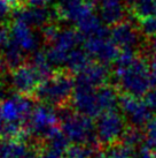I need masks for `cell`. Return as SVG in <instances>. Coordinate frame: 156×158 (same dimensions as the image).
Listing matches in <instances>:
<instances>
[{
  "mask_svg": "<svg viewBox=\"0 0 156 158\" xmlns=\"http://www.w3.org/2000/svg\"><path fill=\"white\" fill-rule=\"evenodd\" d=\"M35 109L33 103L24 95H14L0 102L1 134L18 139L23 132V125L29 121Z\"/></svg>",
  "mask_w": 156,
  "mask_h": 158,
  "instance_id": "6da1fadb",
  "label": "cell"
},
{
  "mask_svg": "<svg viewBox=\"0 0 156 158\" xmlns=\"http://www.w3.org/2000/svg\"><path fill=\"white\" fill-rule=\"evenodd\" d=\"M150 73L149 62L145 58L139 57L125 69L115 70L117 88L125 92V95L141 98L146 96L152 88Z\"/></svg>",
  "mask_w": 156,
  "mask_h": 158,
  "instance_id": "7a4b0ae2",
  "label": "cell"
},
{
  "mask_svg": "<svg viewBox=\"0 0 156 158\" xmlns=\"http://www.w3.org/2000/svg\"><path fill=\"white\" fill-rule=\"evenodd\" d=\"M72 76L69 73H55L46 79L36 90L37 98L46 105H63L65 102L71 99L75 91Z\"/></svg>",
  "mask_w": 156,
  "mask_h": 158,
  "instance_id": "3957f363",
  "label": "cell"
},
{
  "mask_svg": "<svg viewBox=\"0 0 156 158\" xmlns=\"http://www.w3.org/2000/svg\"><path fill=\"white\" fill-rule=\"evenodd\" d=\"M62 120L61 131L64 133L69 141L75 144H86L94 147L98 142L96 123L91 118L78 113H71L63 111L62 115H59Z\"/></svg>",
  "mask_w": 156,
  "mask_h": 158,
  "instance_id": "277c9868",
  "label": "cell"
},
{
  "mask_svg": "<svg viewBox=\"0 0 156 158\" xmlns=\"http://www.w3.org/2000/svg\"><path fill=\"white\" fill-rule=\"evenodd\" d=\"M96 137L101 144L110 145L118 143L126 132V119L118 111H108L98 117L96 123Z\"/></svg>",
  "mask_w": 156,
  "mask_h": 158,
  "instance_id": "5b68a950",
  "label": "cell"
},
{
  "mask_svg": "<svg viewBox=\"0 0 156 158\" xmlns=\"http://www.w3.org/2000/svg\"><path fill=\"white\" fill-rule=\"evenodd\" d=\"M59 114L49 105H37L28 121V132L32 135L47 139L55 129L59 121Z\"/></svg>",
  "mask_w": 156,
  "mask_h": 158,
  "instance_id": "8992f818",
  "label": "cell"
},
{
  "mask_svg": "<svg viewBox=\"0 0 156 158\" xmlns=\"http://www.w3.org/2000/svg\"><path fill=\"white\" fill-rule=\"evenodd\" d=\"M119 109L122 114L126 118L132 127H146L152 119V110L149 109L146 101L130 95H123L119 97Z\"/></svg>",
  "mask_w": 156,
  "mask_h": 158,
  "instance_id": "52a82bcc",
  "label": "cell"
},
{
  "mask_svg": "<svg viewBox=\"0 0 156 158\" xmlns=\"http://www.w3.org/2000/svg\"><path fill=\"white\" fill-rule=\"evenodd\" d=\"M84 50L91 58H94L104 65L116 61L121 52L119 48L108 36L87 37V40L84 42Z\"/></svg>",
  "mask_w": 156,
  "mask_h": 158,
  "instance_id": "ba28073f",
  "label": "cell"
},
{
  "mask_svg": "<svg viewBox=\"0 0 156 158\" xmlns=\"http://www.w3.org/2000/svg\"><path fill=\"white\" fill-rule=\"evenodd\" d=\"M71 104L76 113L91 119L102 114L96 89L76 85L74 95L71 97Z\"/></svg>",
  "mask_w": 156,
  "mask_h": 158,
  "instance_id": "9c48e42d",
  "label": "cell"
},
{
  "mask_svg": "<svg viewBox=\"0 0 156 158\" xmlns=\"http://www.w3.org/2000/svg\"><path fill=\"white\" fill-rule=\"evenodd\" d=\"M10 80L14 89L18 90L21 95L32 91L36 92L39 85L45 81L41 74L31 64H23L15 68L12 73Z\"/></svg>",
  "mask_w": 156,
  "mask_h": 158,
  "instance_id": "30bf717a",
  "label": "cell"
},
{
  "mask_svg": "<svg viewBox=\"0 0 156 158\" xmlns=\"http://www.w3.org/2000/svg\"><path fill=\"white\" fill-rule=\"evenodd\" d=\"M140 34V30L130 21H123L109 30L111 40L122 50H135L139 46L141 42Z\"/></svg>",
  "mask_w": 156,
  "mask_h": 158,
  "instance_id": "8fae6325",
  "label": "cell"
},
{
  "mask_svg": "<svg viewBox=\"0 0 156 158\" xmlns=\"http://www.w3.org/2000/svg\"><path fill=\"white\" fill-rule=\"evenodd\" d=\"M110 72L107 65L101 62H91L85 69L77 74L76 85L98 89L106 85L109 80Z\"/></svg>",
  "mask_w": 156,
  "mask_h": 158,
  "instance_id": "7c38bea8",
  "label": "cell"
},
{
  "mask_svg": "<svg viewBox=\"0 0 156 158\" xmlns=\"http://www.w3.org/2000/svg\"><path fill=\"white\" fill-rule=\"evenodd\" d=\"M57 13L63 20L77 24L86 15L93 13V6L86 0H59Z\"/></svg>",
  "mask_w": 156,
  "mask_h": 158,
  "instance_id": "4fadbf2b",
  "label": "cell"
},
{
  "mask_svg": "<svg viewBox=\"0 0 156 158\" xmlns=\"http://www.w3.org/2000/svg\"><path fill=\"white\" fill-rule=\"evenodd\" d=\"M125 0H103L100 5L99 16L107 26H116L124 21L126 14Z\"/></svg>",
  "mask_w": 156,
  "mask_h": 158,
  "instance_id": "5bb4252c",
  "label": "cell"
},
{
  "mask_svg": "<svg viewBox=\"0 0 156 158\" xmlns=\"http://www.w3.org/2000/svg\"><path fill=\"white\" fill-rule=\"evenodd\" d=\"M12 38L23 52H31L37 48V37L30 26L22 21H15L10 27Z\"/></svg>",
  "mask_w": 156,
  "mask_h": 158,
  "instance_id": "9a60e30c",
  "label": "cell"
},
{
  "mask_svg": "<svg viewBox=\"0 0 156 158\" xmlns=\"http://www.w3.org/2000/svg\"><path fill=\"white\" fill-rule=\"evenodd\" d=\"M53 13L48 8H40V7H32L29 6L28 8L20 9L16 12V20L26 23L28 26L41 27L49 23Z\"/></svg>",
  "mask_w": 156,
  "mask_h": 158,
  "instance_id": "2e32d148",
  "label": "cell"
},
{
  "mask_svg": "<svg viewBox=\"0 0 156 158\" xmlns=\"http://www.w3.org/2000/svg\"><path fill=\"white\" fill-rule=\"evenodd\" d=\"M0 158H37V152L18 139L1 142Z\"/></svg>",
  "mask_w": 156,
  "mask_h": 158,
  "instance_id": "e0dca14e",
  "label": "cell"
},
{
  "mask_svg": "<svg viewBox=\"0 0 156 158\" xmlns=\"http://www.w3.org/2000/svg\"><path fill=\"white\" fill-rule=\"evenodd\" d=\"M83 35L79 31L75 29H63L59 30L57 35L53 40V48H57L60 51H63L65 53L71 52L72 50L77 48V45H79L83 42Z\"/></svg>",
  "mask_w": 156,
  "mask_h": 158,
  "instance_id": "ac0fdd59",
  "label": "cell"
},
{
  "mask_svg": "<svg viewBox=\"0 0 156 158\" xmlns=\"http://www.w3.org/2000/svg\"><path fill=\"white\" fill-rule=\"evenodd\" d=\"M91 64V57L88 56V53L85 50L80 48H75L71 52H69L65 67L68 68L69 72L79 74L80 72L85 69L88 65Z\"/></svg>",
  "mask_w": 156,
  "mask_h": 158,
  "instance_id": "d6986e66",
  "label": "cell"
},
{
  "mask_svg": "<svg viewBox=\"0 0 156 158\" xmlns=\"http://www.w3.org/2000/svg\"><path fill=\"white\" fill-rule=\"evenodd\" d=\"M96 94H98L102 113L116 110V106L119 103V97L116 88H114L111 85H103L101 88L96 89Z\"/></svg>",
  "mask_w": 156,
  "mask_h": 158,
  "instance_id": "ffe728a7",
  "label": "cell"
},
{
  "mask_svg": "<svg viewBox=\"0 0 156 158\" xmlns=\"http://www.w3.org/2000/svg\"><path fill=\"white\" fill-rule=\"evenodd\" d=\"M156 0H129V7L133 16L139 20L155 15Z\"/></svg>",
  "mask_w": 156,
  "mask_h": 158,
  "instance_id": "44dd1931",
  "label": "cell"
},
{
  "mask_svg": "<svg viewBox=\"0 0 156 158\" xmlns=\"http://www.w3.org/2000/svg\"><path fill=\"white\" fill-rule=\"evenodd\" d=\"M146 140V135L145 132H142L140 128L137 127H129L124 133V135L122 137V142L124 144L129 145L131 148H140L142 145V142Z\"/></svg>",
  "mask_w": 156,
  "mask_h": 158,
  "instance_id": "7402d4cb",
  "label": "cell"
},
{
  "mask_svg": "<svg viewBox=\"0 0 156 158\" xmlns=\"http://www.w3.org/2000/svg\"><path fill=\"white\" fill-rule=\"evenodd\" d=\"M69 158H92L94 156V147L86 144H74L70 145L69 149L65 151Z\"/></svg>",
  "mask_w": 156,
  "mask_h": 158,
  "instance_id": "603a6c76",
  "label": "cell"
},
{
  "mask_svg": "<svg viewBox=\"0 0 156 158\" xmlns=\"http://www.w3.org/2000/svg\"><path fill=\"white\" fill-rule=\"evenodd\" d=\"M135 152V150L133 148L121 142V143L110 145L108 151H107V155L110 158H132Z\"/></svg>",
  "mask_w": 156,
  "mask_h": 158,
  "instance_id": "cb8c5ba5",
  "label": "cell"
},
{
  "mask_svg": "<svg viewBox=\"0 0 156 158\" xmlns=\"http://www.w3.org/2000/svg\"><path fill=\"white\" fill-rule=\"evenodd\" d=\"M138 58L139 56L135 54V50H122L115 61V70L125 69L131 66Z\"/></svg>",
  "mask_w": 156,
  "mask_h": 158,
  "instance_id": "d4e9b609",
  "label": "cell"
},
{
  "mask_svg": "<svg viewBox=\"0 0 156 158\" xmlns=\"http://www.w3.org/2000/svg\"><path fill=\"white\" fill-rule=\"evenodd\" d=\"M139 30L146 37H156V15L139 20Z\"/></svg>",
  "mask_w": 156,
  "mask_h": 158,
  "instance_id": "484cf974",
  "label": "cell"
},
{
  "mask_svg": "<svg viewBox=\"0 0 156 158\" xmlns=\"http://www.w3.org/2000/svg\"><path fill=\"white\" fill-rule=\"evenodd\" d=\"M145 135H146V143L147 147L152 151L156 152V117L152 118L150 121L146 125Z\"/></svg>",
  "mask_w": 156,
  "mask_h": 158,
  "instance_id": "4316f807",
  "label": "cell"
},
{
  "mask_svg": "<svg viewBox=\"0 0 156 158\" xmlns=\"http://www.w3.org/2000/svg\"><path fill=\"white\" fill-rule=\"evenodd\" d=\"M132 158H155V156L147 145H141L140 148H138V150H135Z\"/></svg>",
  "mask_w": 156,
  "mask_h": 158,
  "instance_id": "83f0119b",
  "label": "cell"
},
{
  "mask_svg": "<svg viewBox=\"0 0 156 158\" xmlns=\"http://www.w3.org/2000/svg\"><path fill=\"white\" fill-rule=\"evenodd\" d=\"M145 101L148 104L149 109L152 110V112L156 114V88H153L152 90H149V92L146 95Z\"/></svg>",
  "mask_w": 156,
  "mask_h": 158,
  "instance_id": "f1b7e54d",
  "label": "cell"
},
{
  "mask_svg": "<svg viewBox=\"0 0 156 158\" xmlns=\"http://www.w3.org/2000/svg\"><path fill=\"white\" fill-rule=\"evenodd\" d=\"M52 2H54V0H29V6L40 7V8H47Z\"/></svg>",
  "mask_w": 156,
  "mask_h": 158,
  "instance_id": "f546056e",
  "label": "cell"
},
{
  "mask_svg": "<svg viewBox=\"0 0 156 158\" xmlns=\"http://www.w3.org/2000/svg\"><path fill=\"white\" fill-rule=\"evenodd\" d=\"M10 4L7 0H0V19L5 18L9 12Z\"/></svg>",
  "mask_w": 156,
  "mask_h": 158,
  "instance_id": "4dcf8cb0",
  "label": "cell"
},
{
  "mask_svg": "<svg viewBox=\"0 0 156 158\" xmlns=\"http://www.w3.org/2000/svg\"><path fill=\"white\" fill-rule=\"evenodd\" d=\"M149 56H156V37L150 38V42H149Z\"/></svg>",
  "mask_w": 156,
  "mask_h": 158,
  "instance_id": "1f68e13d",
  "label": "cell"
},
{
  "mask_svg": "<svg viewBox=\"0 0 156 158\" xmlns=\"http://www.w3.org/2000/svg\"><path fill=\"white\" fill-rule=\"evenodd\" d=\"M150 84L152 88H156V70H152L150 73Z\"/></svg>",
  "mask_w": 156,
  "mask_h": 158,
  "instance_id": "d6a6232c",
  "label": "cell"
},
{
  "mask_svg": "<svg viewBox=\"0 0 156 158\" xmlns=\"http://www.w3.org/2000/svg\"><path fill=\"white\" fill-rule=\"evenodd\" d=\"M91 6H96V5H101L103 2V0H86Z\"/></svg>",
  "mask_w": 156,
  "mask_h": 158,
  "instance_id": "836d02e7",
  "label": "cell"
},
{
  "mask_svg": "<svg viewBox=\"0 0 156 158\" xmlns=\"http://www.w3.org/2000/svg\"><path fill=\"white\" fill-rule=\"evenodd\" d=\"M92 158H110L107 154H104V152H99V154H96Z\"/></svg>",
  "mask_w": 156,
  "mask_h": 158,
  "instance_id": "e575fe53",
  "label": "cell"
},
{
  "mask_svg": "<svg viewBox=\"0 0 156 158\" xmlns=\"http://www.w3.org/2000/svg\"><path fill=\"white\" fill-rule=\"evenodd\" d=\"M5 65H6V62H5L4 58L0 57V74H1L2 72H4V69H5Z\"/></svg>",
  "mask_w": 156,
  "mask_h": 158,
  "instance_id": "d590c367",
  "label": "cell"
},
{
  "mask_svg": "<svg viewBox=\"0 0 156 158\" xmlns=\"http://www.w3.org/2000/svg\"><path fill=\"white\" fill-rule=\"evenodd\" d=\"M9 4L10 5H16V4H18L20 1H22V0H7Z\"/></svg>",
  "mask_w": 156,
  "mask_h": 158,
  "instance_id": "8d00e7d4",
  "label": "cell"
},
{
  "mask_svg": "<svg viewBox=\"0 0 156 158\" xmlns=\"http://www.w3.org/2000/svg\"><path fill=\"white\" fill-rule=\"evenodd\" d=\"M0 134H1V123H0Z\"/></svg>",
  "mask_w": 156,
  "mask_h": 158,
  "instance_id": "74e56055",
  "label": "cell"
},
{
  "mask_svg": "<svg viewBox=\"0 0 156 158\" xmlns=\"http://www.w3.org/2000/svg\"><path fill=\"white\" fill-rule=\"evenodd\" d=\"M155 15H156V2H155Z\"/></svg>",
  "mask_w": 156,
  "mask_h": 158,
  "instance_id": "f35d334b",
  "label": "cell"
},
{
  "mask_svg": "<svg viewBox=\"0 0 156 158\" xmlns=\"http://www.w3.org/2000/svg\"><path fill=\"white\" fill-rule=\"evenodd\" d=\"M62 158H69V157H68V156H65V157H62Z\"/></svg>",
  "mask_w": 156,
  "mask_h": 158,
  "instance_id": "ab89813d",
  "label": "cell"
},
{
  "mask_svg": "<svg viewBox=\"0 0 156 158\" xmlns=\"http://www.w3.org/2000/svg\"><path fill=\"white\" fill-rule=\"evenodd\" d=\"M154 156H155V158H156V152H155V154H154Z\"/></svg>",
  "mask_w": 156,
  "mask_h": 158,
  "instance_id": "60d3db41",
  "label": "cell"
}]
</instances>
